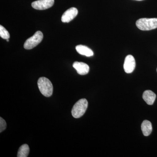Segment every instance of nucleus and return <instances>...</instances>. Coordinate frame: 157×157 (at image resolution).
I'll return each instance as SVG.
<instances>
[{"mask_svg": "<svg viewBox=\"0 0 157 157\" xmlns=\"http://www.w3.org/2000/svg\"><path fill=\"white\" fill-rule=\"evenodd\" d=\"M38 87L40 92L45 97H50L53 93V85L48 78L40 77L38 81Z\"/></svg>", "mask_w": 157, "mask_h": 157, "instance_id": "obj_1", "label": "nucleus"}, {"mask_svg": "<svg viewBox=\"0 0 157 157\" xmlns=\"http://www.w3.org/2000/svg\"><path fill=\"white\" fill-rule=\"evenodd\" d=\"M138 29L142 31H149L157 28V18H141L136 22Z\"/></svg>", "mask_w": 157, "mask_h": 157, "instance_id": "obj_2", "label": "nucleus"}, {"mask_svg": "<svg viewBox=\"0 0 157 157\" xmlns=\"http://www.w3.org/2000/svg\"><path fill=\"white\" fill-rule=\"evenodd\" d=\"M88 107V102L86 99H81L74 104L72 108V115L75 118L82 116L86 111Z\"/></svg>", "mask_w": 157, "mask_h": 157, "instance_id": "obj_3", "label": "nucleus"}, {"mask_svg": "<svg viewBox=\"0 0 157 157\" xmlns=\"http://www.w3.org/2000/svg\"><path fill=\"white\" fill-rule=\"evenodd\" d=\"M43 38V35L41 31H37L33 36L28 39L24 45V47L26 49H31L39 45L42 42Z\"/></svg>", "mask_w": 157, "mask_h": 157, "instance_id": "obj_4", "label": "nucleus"}, {"mask_svg": "<svg viewBox=\"0 0 157 157\" xmlns=\"http://www.w3.org/2000/svg\"><path fill=\"white\" fill-rule=\"evenodd\" d=\"M54 4V0H38L32 3V6L34 9L43 10L49 9Z\"/></svg>", "mask_w": 157, "mask_h": 157, "instance_id": "obj_5", "label": "nucleus"}, {"mask_svg": "<svg viewBox=\"0 0 157 157\" xmlns=\"http://www.w3.org/2000/svg\"><path fill=\"white\" fill-rule=\"evenodd\" d=\"M136 66L135 59L133 56L129 55L126 57L124 62V69L127 73H132Z\"/></svg>", "mask_w": 157, "mask_h": 157, "instance_id": "obj_6", "label": "nucleus"}, {"mask_svg": "<svg viewBox=\"0 0 157 157\" xmlns=\"http://www.w3.org/2000/svg\"><path fill=\"white\" fill-rule=\"evenodd\" d=\"M78 13V10L74 7L68 9L62 15L61 17L62 22H70L77 16Z\"/></svg>", "mask_w": 157, "mask_h": 157, "instance_id": "obj_7", "label": "nucleus"}, {"mask_svg": "<svg viewBox=\"0 0 157 157\" xmlns=\"http://www.w3.org/2000/svg\"><path fill=\"white\" fill-rule=\"evenodd\" d=\"M73 66L76 69L77 73L79 75H86L89 72L90 67L88 65L82 62H75Z\"/></svg>", "mask_w": 157, "mask_h": 157, "instance_id": "obj_8", "label": "nucleus"}, {"mask_svg": "<svg viewBox=\"0 0 157 157\" xmlns=\"http://www.w3.org/2000/svg\"><path fill=\"white\" fill-rule=\"evenodd\" d=\"M156 95L153 92L150 90L145 91L143 93L144 100L148 105H152L155 100Z\"/></svg>", "mask_w": 157, "mask_h": 157, "instance_id": "obj_9", "label": "nucleus"}, {"mask_svg": "<svg viewBox=\"0 0 157 157\" xmlns=\"http://www.w3.org/2000/svg\"><path fill=\"white\" fill-rule=\"evenodd\" d=\"M76 51L79 54L85 56L87 57L93 56L94 52L90 48H88L87 46L83 45H78L76 47Z\"/></svg>", "mask_w": 157, "mask_h": 157, "instance_id": "obj_10", "label": "nucleus"}, {"mask_svg": "<svg viewBox=\"0 0 157 157\" xmlns=\"http://www.w3.org/2000/svg\"><path fill=\"white\" fill-rule=\"evenodd\" d=\"M141 128L143 135L145 136H149L152 131L151 123L147 120L144 121L141 124Z\"/></svg>", "mask_w": 157, "mask_h": 157, "instance_id": "obj_11", "label": "nucleus"}, {"mask_svg": "<svg viewBox=\"0 0 157 157\" xmlns=\"http://www.w3.org/2000/svg\"><path fill=\"white\" fill-rule=\"evenodd\" d=\"M30 149L29 145L27 144H23L18 150L17 152V157H28Z\"/></svg>", "mask_w": 157, "mask_h": 157, "instance_id": "obj_12", "label": "nucleus"}, {"mask_svg": "<svg viewBox=\"0 0 157 157\" xmlns=\"http://www.w3.org/2000/svg\"><path fill=\"white\" fill-rule=\"evenodd\" d=\"M0 36L2 39L6 40L10 38L9 32L2 25H0Z\"/></svg>", "mask_w": 157, "mask_h": 157, "instance_id": "obj_13", "label": "nucleus"}, {"mask_svg": "<svg viewBox=\"0 0 157 157\" xmlns=\"http://www.w3.org/2000/svg\"><path fill=\"white\" fill-rule=\"evenodd\" d=\"M7 124L5 120L2 117H0V132L2 133L4 130H6Z\"/></svg>", "mask_w": 157, "mask_h": 157, "instance_id": "obj_14", "label": "nucleus"}, {"mask_svg": "<svg viewBox=\"0 0 157 157\" xmlns=\"http://www.w3.org/2000/svg\"><path fill=\"white\" fill-rule=\"evenodd\" d=\"M6 41H7V42H9V39H6Z\"/></svg>", "mask_w": 157, "mask_h": 157, "instance_id": "obj_15", "label": "nucleus"}, {"mask_svg": "<svg viewBox=\"0 0 157 157\" xmlns=\"http://www.w3.org/2000/svg\"><path fill=\"white\" fill-rule=\"evenodd\" d=\"M135 1H143V0H135Z\"/></svg>", "mask_w": 157, "mask_h": 157, "instance_id": "obj_16", "label": "nucleus"}, {"mask_svg": "<svg viewBox=\"0 0 157 157\" xmlns=\"http://www.w3.org/2000/svg\"></svg>", "mask_w": 157, "mask_h": 157, "instance_id": "obj_17", "label": "nucleus"}]
</instances>
